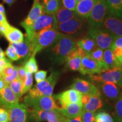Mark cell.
<instances>
[{
  "label": "cell",
  "mask_w": 122,
  "mask_h": 122,
  "mask_svg": "<svg viewBox=\"0 0 122 122\" xmlns=\"http://www.w3.org/2000/svg\"><path fill=\"white\" fill-rule=\"evenodd\" d=\"M63 35V33L59 32L58 30L53 28L41 30L35 35L30 40L32 55L36 56L42 50L54 45Z\"/></svg>",
  "instance_id": "cell-1"
},
{
  "label": "cell",
  "mask_w": 122,
  "mask_h": 122,
  "mask_svg": "<svg viewBox=\"0 0 122 122\" xmlns=\"http://www.w3.org/2000/svg\"><path fill=\"white\" fill-rule=\"evenodd\" d=\"M76 42L67 35H63L51 49V53L56 62L62 65L66 57L72 50L77 48Z\"/></svg>",
  "instance_id": "cell-2"
},
{
  "label": "cell",
  "mask_w": 122,
  "mask_h": 122,
  "mask_svg": "<svg viewBox=\"0 0 122 122\" xmlns=\"http://www.w3.org/2000/svg\"><path fill=\"white\" fill-rule=\"evenodd\" d=\"M58 24L55 14L44 13L30 27L25 29V37L30 41L33 36L41 30L49 28L58 30Z\"/></svg>",
  "instance_id": "cell-3"
},
{
  "label": "cell",
  "mask_w": 122,
  "mask_h": 122,
  "mask_svg": "<svg viewBox=\"0 0 122 122\" xmlns=\"http://www.w3.org/2000/svg\"><path fill=\"white\" fill-rule=\"evenodd\" d=\"M60 76V73L53 72L48 78L37 83L28 91V95L32 97L39 96H51L53 90Z\"/></svg>",
  "instance_id": "cell-4"
},
{
  "label": "cell",
  "mask_w": 122,
  "mask_h": 122,
  "mask_svg": "<svg viewBox=\"0 0 122 122\" xmlns=\"http://www.w3.org/2000/svg\"><path fill=\"white\" fill-rule=\"evenodd\" d=\"M23 103L30 109L44 110H60L53 96L32 97L28 94L24 97Z\"/></svg>",
  "instance_id": "cell-5"
},
{
  "label": "cell",
  "mask_w": 122,
  "mask_h": 122,
  "mask_svg": "<svg viewBox=\"0 0 122 122\" xmlns=\"http://www.w3.org/2000/svg\"><path fill=\"white\" fill-rule=\"evenodd\" d=\"M107 13L108 7L106 0L97 1L88 18L90 28H101Z\"/></svg>",
  "instance_id": "cell-6"
},
{
  "label": "cell",
  "mask_w": 122,
  "mask_h": 122,
  "mask_svg": "<svg viewBox=\"0 0 122 122\" xmlns=\"http://www.w3.org/2000/svg\"><path fill=\"white\" fill-rule=\"evenodd\" d=\"M88 35L94 40L97 47L103 50L110 48L116 38L104 29L89 28Z\"/></svg>",
  "instance_id": "cell-7"
},
{
  "label": "cell",
  "mask_w": 122,
  "mask_h": 122,
  "mask_svg": "<svg viewBox=\"0 0 122 122\" xmlns=\"http://www.w3.org/2000/svg\"><path fill=\"white\" fill-rule=\"evenodd\" d=\"M122 77V67L106 70L98 74L91 75L89 79L93 83L111 82L117 84Z\"/></svg>",
  "instance_id": "cell-8"
},
{
  "label": "cell",
  "mask_w": 122,
  "mask_h": 122,
  "mask_svg": "<svg viewBox=\"0 0 122 122\" xmlns=\"http://www.w3.org/2000/svg\"><path fill=\"white\" fill-rule=\"evenodd\" d=\"M82 94L76 90L70 89L61 93L53 96L56 101L60 104L61 109H63L68 105L72 103H81Z\"/></svg>",
  "instance_id": "cell-9"
},
{
  "label": "cell",
  "mask_w": 122,
  "mask_h": 122,
  "mask_svg": "<svg viewBox=\"0 0 122 122\" xmlns=\"http://www.w3.org/2000/svg\"><path fill=\"white\" fill-rule=\"evenodd\" d=\"M79 71L83 75H94L103 72L99 64L92 58L89 53H86L82 58Z\"/></svg>",
  "instance_id": "cell-10"
},
{
  "label": "cell",
  "mask_w": 122,
  "mask_h": 122,
  "mask_svg": "<svg viewBox=\"0 0 122 122\" xmlns=\"http://www.w3.org/2000/svg\"><path fill=\"white\" fill-rule=\"evenodd\" d=\"M100 90L101 94L112 102H115L117 100L122 93L121 89L115 83L111 82L99 83L96 85Z\"/></svg>",
  "instance_id": "cell-11"
},
{
  "label": "cell",
  "mask_w": 122,
  "mask_h": 122,
  "mask_svg": "<svg viewBox=\"0 0 122 122\" xmlns=\"http://www.w3.org/2000/svg\"><path fill=\"white\" fill-rule=\"evenodd\" d=\"M71 89L76 90L82 94L101 95L100 90L94 84L80 78L75 79L71 86Z\"/></svg>",
  "instance_id": "cell-12"
},
{
  "label": "cell",
  "mask_w": 122,
  "mask_h": 122,
  "mask_svg": "<svg viewBox=\"0 0 122 122\" xmlns=\"http://www.w3.org/2000/svg\"><path fill=\"white\" fill-rule=\"evenodd\" d=\"M28 107L23 103H17L7 109L9 122H27Z\"/></svg>",
  "instance_id": "cell-13"
},
{
  "label": "cell",
  "mask_w": 122,
  "mask_h": 122,
  "mask_svg": "<svg viewBox=\"0 0 122 122\" xmlns=\"http://www.w3.org/2000/svg\"><path fill=\"white\" fill-rule=\"evenodd\" d=\"M19 99L14 94L9 84L0 91V107L7 110L19 102Z\"/></svg>",
  "instance_id": "cell-14"
},
{
  "label": "cell",
  "mask_w": 122,
  "mask_h": 122,
  "mask_svg": "<svg viewBox=\"0 0 122 122\" xmlns=\"http://www.w3.org/2000/svg\"><path fill=\"white\" fill-rule=\"evenodd\" d=\"M102 26L115 38L122 36V20L118 18L108 16L105 19Z\"/></svg>",
  "instance_id": "cell-15"
},
{
  "label": "cell",
  "mask_w": 122,
  "mask_h": 122,
  "mask_svg": "<svg viewBox=\"0 0 122 122\" xmlns=\"http://www.w3.org/2000/svg\"><path fill=\"white\" fill-rule=\"evenodd\" d=\"M44 13L42 5L40 2L39 0H33V4L29 12L27 18L20 23V25L25 29L30 27L33 23Z\"/></svg>",
  "instance_id": "cell-16"
},
{
  "label": "cell",
  "mask_w": 122,
  "mask_h": 122,
  "mask_svg": "<svg viewBox=\"0 0 122 122\" xmlns=\"http://www.w3.org/2000/svg\"><path fill=\"white\" fill-rule=\"evenodd\" d=\"M83 20L80 18H74L67 22L58 24V30L60 32L69 35H72L80 30L83 25Z\"/></svg>",
  "instance_id": "cell-17"
},
{
  "label": "cell",
  "mask_w": 122,
  "mask_h": 122,
  "mask_svg": "<svg viewBox=\"0 0 122 122\" xmlns=\"http://www.w3.org/2000/svg\"><path fill=\"white\" fill-rule=\"evenodd\" d=\"M98 0H82L77 2L75 13L80 17L88 18Z\"/></svg>",
  "instance_id": "cell-18"
},
{
  "label": "cell",
  "mask_w": 122,
  "mask_h": 122,
  "mask_svg": "<svg viewBox=\"0 0 122 122\" xmlns=\"http://www.w3.org/2000/svg\"><path fill=\"white\" fill-rule=\"evenodd\" d=\"M13 46L16 51V54L20 58H27L32 55L30 49V41L25 37L22 42L10 44Z\"/></svg>",
  "instance_id": "cell-19"
},
{
  "label": "cell",
  "mask_w": 122,
  "mask_h": 122,
  "mask_svg": "<svg viewBox=\"0 0 122 122\" xmlns=\"http://www.w3.org/2000/svg\"><path fill=\"white\" fill-rule=\"evenodd\" d=\"M83 111V105L81 103H72L68 105L65 109L58 111L65 118H75L81 114Z\"/></svg>",
  "instance_id": "cell-20"
},
{
  "label": "cell",
  "mask_w": 122,
  "mask_h": 122,
  "mask_svg": "<svg viewBox=\"0 0 122 122\" xmlns=\"http://www.w3.org/2000/svg\"><path fill=\"white\" fill-rule=\"evenodd\" d=\"M108 13L122 20V0H106Z\"/></svg>",
  "instance_id": "cell-21"
},
{
  "label": "cell",
  "mask_w": 122,
  "mask_h": 122,
  "mask_svg": "<svg viewBox=\"0 0 122 122\" xmlns=\"http://www.w3.org/2000/svg\"><path fill=\"white\" fill-rule=\"evenodd\" d=\"M49 110H36L30 109H27V119L35 122H45L48 120V115Z\"/></svg>",
  "instance_id": "cell-22"
},
{
  "label": "cell",
  "mask_w": 122,
  "mask_h": 122,
  "mask_svg": "<svg viewBox=\"0 0 122 122\" xmlns=\"http://www.w3.org/2000/svg\"><path fill=\"white\" fill-rule=\"evenodd\" d=\"M4 36L10 44L22 42L24 40L23 33L18 28L10 25Z\"/></svg>",
  "instance_id": "cell-23"
},
{
  "label": "cell",
  "mask_w": 122,
  "mask_h": 122,
  "mask_svg": "<svg viewBox=\"0 0 122 122\" xmlns=\"http://www.w3.org/2000/svg\"><path fill=\"white\" fill-rule=\"evenodd\" d=\"M58 23H62L76 18L77 14L75 11H71L61 6L58 11L55 14Z\"/></svg>",
  "instance_id": "cell-24"
},
{
  "label": "cell",
  "mask_w": 122,
  "mask_h": 122,
  "mask_svg": "<svg viewBox=\"0 0 122 122\" xmlns=\"http://www.w3.org/2000/svg\"><path fill=\"white\" fill-rule=\"evenodd\" d=\"M103 106V101L101 97L97 95L92 94L89 102L83 106V110L95 112Z\"/></svg>",
  "instance_id": "cell-25"
},
{
  "label": "cell",
  "mask_w": 122,
  "mask_h": 122,
  "mask_svg": "<svg viewBox=\"0 0 122 122\" xmlns=\"http://www.w3.org/2000/svg\"><path fill=\"white\" fill-rule=\"evenodd\" d=\"M77 46L83 50L86 53H91L97 48L96 42L92 38L87 37L81 39L76 42Z\"/></svg>",
  "instance_id": "cell-26"
},
{
  "label": "cell",
  "mask_w": 122,
  "mask_h": 122,
  "mask_svg": "<svg viewBox=\"0 0 122 122\" xmlns=\"http://www.w3.org/2000/svg\"><path fill=\"white\" fill-rule=\"evenodd\" d=\"M42 6L44 13L49 14H56L61 5L58 0H43Z\"/></svg>",
  "instance_id": "cell-27"
},
{
  "label": "cell",
  "mask_w": 122,
  "mask_h": 122,
  "mask_svg": "<svg viewBox=\"0 0 122 122\" xmlns=\"http://www.w3.org/2000/svg\"><path fill=\"white\" fill-rule=\"evenodd\" d=\"M103 61L107 70L118 68L116 65L115 58L111 48L103 50Z\"/></svg>",
  "instance_id": "cell-28"
},
{
  "label": "cell",
  "mask_w": 122,
  "mask_h": 122,
  "mask_svg": "<svg viewBox=\"0 0 122 122\" xmlns=\"http://www.w3.org/2000/svg\"><path fill=\"white\" fill-rule=\"evenodd\" d=\"M89 54L92 58L99 64L103 72L107 70L106 66L105 65L104 61H103V49L98 48V47H97L93 51H92L91 53H89Z\"/></svg>",
  "instance_id": "cell-29"
},
{
  "label": "cell",
  "mask_w": 122,
  "mask_h": 122,
  "mask_svg": "<svg viewBox=\"0 0 122 122\" xmlns=\"http://www.w3.org/2000/svg\"><path fill=\"white\" fill-rule=\"evenodd\" d=\"M9 85L16 97L19 99L20 98L23 96L22 91L23 87V83L18 77L17 79L9 83Z\"/></svg>",
  "instance_id": "cell-30"
},
{
  "label": "cell",
  "mask_w": 122,
  "mask_h": 122,
  "mask_svg": "<svg viewBox=\"0 0 122 122\" xmlns=\"http://www.w3.org/2000/svg\"><path fill=\"white\" fill-rule=\"evenodd\" d=\"M25 71H29L32 74H35L37 71H38V65L37 63V61L35 58V56L32 55L30 57V58L27 61L24 66Z\"/></svg>",
  "instance_id": "cell-31"
},
{
  "label": "cell",
  "mask_w": 122,
  "mask_h": 122,
  "mask_svg": "<svg viewBox=\"0 0 122 122\" xmlns=\"http://www.w3.org/2000/svg\"><path fill=\"white\" fill-rule=\"evenodd\" d=\"M81 59L82 57L78 56L76 57L68 59L67 60L65 61V62H66L67 66L70 70L79 71Z\"/></svg>",
  "instance_id": "cell-32"
},
{
  "label": "cell",
  "mask_w": 122,
  "mask_h": 122,
  "mask_svg": "<svg viewBox=\"0 0 122 122\" xmlns=\"http://www.w3.org/2000/svg\"><path fill=\"white\" fill-rule=\"evenodd\" d=\"M114 117L122 122V92L119 97L115 102Z\"/></svg>",
  "instance_id": "cell-33"
},
{
  "label": "cell",
  "mask_w": 122,
  "mask_h": 122,
  "mask_svg": "<svg viewBox=\"0 0 122 122\" xmlns=\"http://www.w3.org/2000/svg\"><path fill=\"white\" fill-rule=\"evenodd\" d=\"M33 85V76L32 74L29 71H26V78L25 81L23 83V87L22 93L23 95L26 93L27 92L31 89Z\"/></svg>",
  "instance_id": "cell-34"
},
{
  "label": "cell",
  "mask_w": 122,
  "mask_h": 122,
  "mask_svg": "<svg viewBox=\"0 0 122 122\" xmlns=\"http://www.w3.org/2000/svg\"><path fill=\"white\" fill-rule=\"evenodd\" d=\"M95 122H113V118L107 112L100 111L96 114Z\"/></svg>",
  "instance_id": "cell-35"
},
{
  "label": "cell",
  "mask_w": 122,
  "mask_h": 122,
  "mask_svg": "<svg viewBox=\"0 0 122 122\" xmlns=\"http://www.w3.org/2000/svg\"><path fill=\"white\" fill-rule=\"evenodd\" d=\"M80 117L83 122H95L96 113L94 112L83 110Z\"/></svg>",
  "instance_id": "cell-36"
},
{
  "label": "cell",
  "mask_w": 122,
  "mask_h": 122,
  "mask_svg": "<svg viewBox=\"0 0 122 122\" xmlns=\"http://www.w3.org/2000/svg\"><path fill=\"white\" fill-rule=\"evenodd\" d=\"M114 58H115V63L118 68L122 67V48H112Z\"/></svg>",
  "instance_id": "cell-37"
},
{
  "label": "cell",
  "mask_w": 122,
  "mask_h": 122,
  "mask_svg": "<svg viewBox=\"0 0 122 122\" xmlns=\"http://www.w3.org/2000/svg\"><path fill=\"white\" fill-rule=\"evenodd\" d=\"M5 54V55H6L7 57L9 58V59H10L11 61H15L19 59V58L17 54H16L14 48H13V46L10 44H9L8 47L7 48Z\"/></svg>",
  "instance_id": "cell-38"
},
{
  "label": "cell",
  "mask_w": 122,
  "mask_h": 122,
  "mask_svg": "<svg viewBox=\"0 0 122 122\" xmlns=\"http://www.w3.org/2000/svg\"><path fill=\"white\" fill-rule=\"evenodd\" d=\"M59 112L57 110H50L48 115V122H60L59 118Z\"/></svg>",
  "instance_id": "cell-39"
},
{
  "label": "cell",
  "mask_w": 122,
  "mask_h": 122,
  "mask_svg": "<svg viewBox=\"0 0 122 122\" xmlns=\"http://www.w3.org/2000/svg\"><path fill=\"white\" fill-rule=\"evenodd\" d=\"M14 70V66L12 65L11 62L8 63L3 68L2 73H1V76L3 78L7 77L12 74Z\"/></svg>",
  "instance_id": "cell-40"
},
{
  "label": "cell",
  "mask_w": 122,
  "mask_h": 122,
  "mask_svg": "<svg viewBox=\"0 0 122 122\" xmlns=\"http://www.w3.org/2000/svg\"><path fill=\"white\" fill-rule=\"evenodd\" d=\"M62 2L64 7L71 11H75L76 4H77L76 0H62Z\"/></svg>",
  "instance_id": "cell-41"
},
{
  "label": "cell",
  "mask_w": 122,
  "mask_h": 122,
  "mask_svg": "<svg viewBox=\"0 0 122 122\" xmlns=\"http://www.w3.org/2000/svg\"><path fill=\"white\" fill-rule=\"evenodd\" d=\"M47 76V71H44V70H40L38 71L35 73V79L37 83L42 81L46 78Z\"/></svg>",
  "instance_id": "cell-42"
},
{
  "label": "cell",
  "mask_w": 122,
  "mask_h": 122,
  "mask_svg": "<svg viewBox=\"0 0 122 122\" xmlns=\"http://www.w3.org/2000/svg\"><path fill=\"white\" fill-rule=\"evenodd\" d=\"M18 77L23 83L26 78V71L23 66H18Z\"/></svg>",
  "instance_id": "cell-43"
},
{
  "label": "cell",
  "mask_w": 122,
  "mask_h": 122,
  "mask_svg": "<svg viewBox=\"0 0 122 122\" xmlns=\"http://www.w3.org/2000/svg\"><path fill=\"white\" fill-rule=\"evenodd\" d=\"M18 78V66H14V70L13 72L12 73L11 75L7 77H4V79L6 81L7 84L11 83L13 80H15Z\"/></svg>",
  "instance_id": "cell-44"
},
{
  "label": "cell",
  "mask_w": 122,
  "mask_h": 122,
  "mask_svg": "<svg viewBox=\"0 0 122 122\" xmlns=\"http://www.w3.org/2000/svg\"><path fill=\"white\" fill-rule=\"evenodd\" d=\"M9 113L7 110L0 107V122H9Z\"/></svg>",
  "instance_id": "cell-45"
},
{
  "label": "cell",
  "mask_w": 122,
  "mask_h": 122,
  "mask_svg": "<svg viewBox=\"0 0 122 122\" xmlns=\"http://www.w3.org/2000/svg\"><path fill=\"white\" fill-rule=\"evenodd\" d=\"M114 48H122V36L117 37L114 41L110 48L112 49Z\"/></svg>",
  "instance_id": "cell-46"
},
{
  "label": "cell",
  "mask_w": 122,
  "mask_h": 122,
  "mask_svg": "<svg viewBox=\"0 0 122 122\" xmlns=\"http://www.w3.org/2000/svg\"><path fill=\"white\" fill-rule=\"evenodd\" d=\"M91 95L92 94H82L81 98V103L83 106L89 102L91 100Z\"/></svg>",
  "instance_id": "cell-47"
},
{
  "label": "cell",
  "mask_w": 122,
  "mask_h": 122,
  "mask_svg": "<svg viewBox=\"0 0 122 122\" xmlns=\"http://www.w3.org/2000/svg\"><path fill=\"white\" fill-rule=\"evenodd\" d=\"M10 26V25L9 24L8 22L0 23V33L2 35H4L6 32L7 31V29L9 28Z\"/></svg>",
  "instance_id": "cell-48"
},
{
  "label": "cell",
  "mask_w": 122,
  "mask_h": 122,
  "mask_svg": "<svg viewBox=\"0 0 122 122\" xmlns=\"http://www.w3.org/2000/svg\"><path fill=\"white\" fill-rule=\"evenodd\" d=\"M10 62H10V61L9 59L5 57L3 58L0 59V67L3 68L7 63H10Z\"/></svg>",
  "instance_id": "cell-49"
},
{
  "label": "cell",
  "mask_w": 122,
  "mask_h": 122,
  "mask_svg": "<svg viewBox=\"0 0 122 122\" xmlns=\"http://www.w3.org/2000/svg\"><path fill=\"white\" fill-rule=\"evenodd\" d=\"M66 120H67V122H83L81 119L80 115H79L78 117H77L75 118H65Z\"/></svg>",
  "instance_id": "cell-50"
},
{
  "label": "cell",
  "mask_w": 122,
  "mask_h": 122,
  "mask_svg": "<svg viewBox=\"0 0 122 122\" xmlns=\"http://www.w3.org/2000/svg\"><path fill=\"white\" fill-rule=\"evenodd\" d=\"M6 84H7L6 83L4 78L2 77H0V91L2 90L6 85Z\"/></svg>",
  "instance_id": "cell-51"
},
{
  "label": "cell",
  "mask_w": 122,
  "mask_h": 122,
  "mask_svg": "<svg viewBox=\"0 0 122 122\" xmlns=\"http://www.w3.org/2000/svg\"><path fill=\"white\" fill-rule=\"evenodd\" d=\"M5 22H7L5 14L0 13V23H2Z\"/></svg>",
  "instance_id": "cell-52"
},
{
  "label": "cell",
  "mask_w": 122,
  "mask_h": 122,
  "mask_svg": "<svg viewBox=\"0 0 122 122\" xmlns=\"http://www.w3.org/2000/svg\"><path fill=\"white\" fill-rule=\"evenodd\" d=\"M59 121H60V122H67V120H66L65 117L62 115V114L60 113V112H59Z\"/></svg>",
  "instance_id": "cell-53"
},
{
  "label": "cell",
  "mask_w": 122,
  "mask_h": 122,
  "mask_svg": "<svg viewBox=\"0 0 122 122\" xmlns=\"http://www.w3.org/2000/svg\"><path fill=\"white\" fill-rule=\"evenodd\" d=\"M15 0H3V1L6 4L9 5H11L14 2H15Z\"/></svg>",
  "instance_id": "cell-54"
},
{
  "label": "cell",
  "mask_w": 122,
  "mask_h": 122,
  "mask_svg": "<svg viewBox=\"0 0 122 122\" xmlns=\"http://www.w3.org/2000/svg\"><path fill=\"white\" fill-rule=\"evenodd\" d=\"M0 13L5 14V7L4 6V5L1 4H0Z\"/></svg>",
  "instance_id": "cell-55"
},
{
  "label": "cell",
  "mask_w": 122,
  "mask_h": 122,
  "mask_svg": "<svg viewBox=\"0 0 122 122\" xmlns=\"http://www.w3.org/2000/svg\"><path fill=\"white\" fill-rule=\"evenodd\" d=\"M5 56V52L4 51H3L1 47H0V59L3 58H4Z\"/></svg>",
  "instance_id": "cell-56"
},
{
  "label": "cell",
  "mask_w": 122,
  "mask_h": 122,
  "mask_svg": "<svg viewBox=\"0 0 122 122\" xmlns=\"http://www.w3.org/2000/svg\"><path fill=\"white\" fill-rule=\"evenodd\" d=\"M116 84L118 85V86H119V87L120 88V89H122V78L120 79V80L119 81L117 84Z\"/></svg>",
  "instance_id": "cell-57"
},
{
  "label": "cell",
  "mask_w": 122,
  "mask_h": 122,
  "mask_svg": "<svg viewBox=\"0 0 122 122\" xmlns=\"http://www.w3.org/2000/svg\"><path fill=\"white\" fill-rule=\"evenodd\" d=\"M113 122H120V120H119L117 118H116L115 117H114V118H113Z\"/></svg>",
  "instance_id": "cell-58"
},
{
  "label": "cell",
  "mask_w": 122,
  "mask_h": 122,
  "mask_svg": "<svg viewBox=\"0 0 122 122\" xmlns=\"http://www.w3.org/2000/svg\"><path fill=\"white\" fill-rule=\"evenodd\" d=\"M58 1H62V0H58Z\"/></svg>",
  "instance_id": "cell-59"
},
{
  "label": "cell",
  "mask_w": 122,
  "mask_h": 122,
  "mask_svg": "<svg viewBox=\"0 0 122 122\" xmlns=\"http://www.w3.org/2000/svg\"></svg>",
  "instance_id": "cell-60"
}]
</instances>
